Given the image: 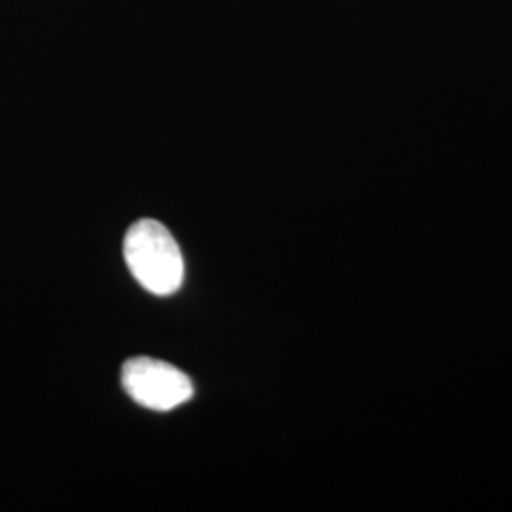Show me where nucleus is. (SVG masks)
<instances>
[{
	"label": "nucleus",
	"mask_w": 512,
	"mask_h": 512,
	"mask_svg": "<svg viewBox=\"0 0 512 512\" xmlns=\"http://www.w3.org/2000/svg\"><path fill=\"white\" fill-rule=\"evenodd\" d=\"M129 272L148 293L169 296L183 285L184 260L171 232L158 220L135 222L124 239Z\"/></svg>",
	"instance_id": "nucleus-1"
},
{
	"label": "nucleus",
	"mask_w": 512,
	"mask_h": 512,
	"mask_svg": "<svg viewBox=\"0 0 512 512\" xmlns=\"http://www.w3.org/2000/svg\"><path fill=\"white\" fill-rule=\"evenodd\" d=\"M122 385L135 403L156 412L173 410L194 393L190 378L177 366L150 357L129 359L122 368Z\"/></svg>",
	"instance_id": "nucleus-2"
}]
</instances>
